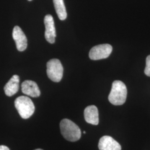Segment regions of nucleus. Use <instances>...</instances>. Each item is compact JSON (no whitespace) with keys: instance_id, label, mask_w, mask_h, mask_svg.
Instances as JSON below:
<instances>
[{"instance_id":"obj_13","label":"nucleus","mask_w":150,"mask_h":150,"mask_svg":"<svg viewBox=\"0 0 150 150\" xmlns=\"http://www.w3.org/2000/svg\"><path fill=\"white\" fill-rule=\"evenodd\" d=\"M145 75L150 77V55L146 58V66L145 69Z\"/></svg>"},{"instance_id":"obj_6","label":"nucleus","mask_w":150,"mask_h":150,"mask_svg":"<svg viewBox=\"0 0 150 150\" xmlns=\"http://www.w3.org/2000/svg\"><path fill=\"white\" fill-rule=\"evenodd\" d=\"M44 23L46 28L45 36L46 41L49 43H54L56 33L53 17L50 15H47L44 18Z\"/></svg>"},{"instance_id":"obj_12","label":"nucleus","mask_w":150,"mask_h":150,"mask_svg":"<svg viewBox=\"0 0 150 150\" xmlns=\"http://www.w3.org/2000/svg\"><path fill=\"white\" fill-rule=\"evenodd\" d=\"M55 10L60 20H64L67 18V12L64 0H53Z\"/></svg>"},{"instance_id":"obj_1","label":"nucleus","mask_w":150,"mask_h":150,"mask_svg":"<svg viewBox=\"0 0 150 150\" xmlns=\"http://www.w3.org/2000/svg\"><path fill=\"white\" fill-rule=\"evenodd\" d=\"M127 95V90L125 84L121 81H115L108 96V100L113 105H122L126 102Z\"/></svg>"},{"instance_id":"obj_10","label":"nucleus","mask_w":150,"mask_h":150,"mask_svg":"<svg viewBox=\"0 0 150 150\" xmlns=\"http://www.w3.org/2000/svg\"><path fill=\"white\" fill-rule=\"evenodd\" d=\"M84 117L86 122L93 125L99 123L98 111L96 106L91 105L86 107L84 111Z\"/></svg>"},{"instance_id":"obj_9","label":"nucleus","mask_w":150,"mask_h":150,"mask_svg":"<svg viewBox=\"0 0 150 150\" xmlns=\"http://www.w3.org/2000/svg\"><path fill=\"white\" fill-rule=\"evenodd\" d=\"M21 90L25 95L32 97H38L41 94L37 83L33 81L26 80L23 82L21 85Z\"/></svg>"},{"instance_id":"obj_15","label":"nucleus","mask_w":150,"mask_h":150,"mask_svg":"<svg viewBox=\"0 0 150 150\" xmlns=\"http://www.w3.org/2000/svg\"><path fill=\"white\" fill-rule=\"evenodd\" d=\"M42 150V149H36V150Z\"/></svg>"},{"instance_id":"obj_2","label":"nucleus","mask_w":150,"mask_h":150,"mask_svg":"<svg viewBox=\"0 0 150 150\" xmlns=\"http://www.w3.org/2000/svg\"><path fill=\"white\" fill-rule=\"evenodd\" d=\"M61 134L69 141L76 142L80 139L81 131L79 127L69 119H63L59 123Z\"/></svg>"},{"instance_id":"obj_3","label":"nucleus","mask_w":150,"mask_h":150,"mask_svg":"<svg viewBox=\"0 0 150 150\" xmlns=\"http://www.w3.org/2000/svg\"><path fill=\"white\" fill-rule=\"evenodd\" d=\"M15 106L23 119L30 118L35 112V107L32 100L25 96L18 97L15 101Z\"/></svg>"},{"instance_id":"obj_14","label":"nucleus","mask_w":150,"mask_h":150,"mask_svg":"<svg viewBox=\"0 0 150 150\" xmlns=\"http://www.w3.org/2000/svg\"><path fill=\"white\" fill-rule=\"evenodd\" d=\"M0 150H10L9 148L4 145L0 146Z\"/></svg>"},{"instance_id":"obj_11","label":"nucleus","mask_w":150,"mask_h":150,"mask_svg":"<svg viewBox=\"0 0 150 150\" xmlns=\"http://www.w3.org/2000/svg\"><path fill=\"white\" fill-rule=\"evenodd\" d=\"M20 77L18 75H13L4 87V91L7 96L11 97L16 94L19 90Z\"/></svg>"},{"instance_id":"obj_8","label":"nucleus","mask_w":150,"mask_h":150,"mask_svg":"<svg viewBox=\"0 0 150 150\" xmlns=\"http://www.w3.org/2000/svg\"><path fill=\"white\" fill-rule=\"evenodd\" d=\"M98 149L100 150H121V146L112 137L104 136L99 141Z\"/></svg>"},{"instance_id":"obj_7","label":"nucleus","mask_w":150,"mask_h":150,"mask_svg":"<svg viewBox=\"0 0 150 150\" xmlns=\"http://www.w3.org/2000/svg\"><path fill=\"white\" fill-rule=\"evenodd\" d=\"M12 37L16 42V47L19 51H25L27 47V39L21 28L18 26L14 27Z\"/></svg>"},{"instance_id":"obj_17","label":"nucleus","mask_w":150,"mask_h":150,"mask_svg":"<svg viewBox=\"0 0 150 150\" xmlns=\"http://www.w3.org/2000/svg\"><path fill=\"white\" fill-rule=\"evenodd\" d=\"M28 1H32V0H28Z\"/></svg>"},{"instance_id":"obj_5","label":"nucleus","mask_w":150,"mask_h":150,"mask_svg":"<svg viewBox=\"0 0 150 150\" xmlns=\"http://www.w3.org/2000/svg\"><path fill=\"white\" fill-rule=\"evenodd\" d=\"M112 51V47L110 44L97 45L91 48L89 57L92 60L105 59L109 57Z\"/></svg>"},{"instance_id":"obj_16","label":"nucleus","mask_w":150,"mask_h":150,"mask_svg":"<svg viewBox=\"0 0 150 150\" xmlns=\"http://www.w3.org/2000/svg\"><path fill=\"white\" fill-rule=\"evenodd\" d=\"M84 134H86V131H83V132Z\"/></svg>"},{"instance_id":"obj_4","label":"nucleus","mask_w":150,"mask_h":150,"mask_svg":"<svg viewBox=\"0 0 150 150\" xmlns=\"http://www.w3.org/2000/svg\"><path fill=\"white\" fill-rule=\"evenodd\" d=\"M47 74L51 80L59 82L63 77L64 68L58 59H51L47 63Z\"/></svg>"}]
</instances>
